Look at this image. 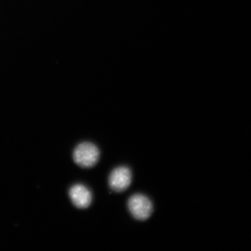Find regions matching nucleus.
I'll use <instances>...</instances> for the list:
<instances>
[{"label": "nucleus", "mask_w": 251, "mask_h": 251, "mask_svg": "<svg viewBox=\"0 0 251 251\" xmlns=\"http://www.w3.org/2000/svg\"><path fill=\"white\" fill-rule=\"evenodd\" d=\"M100 152L95 144L85 141L78 144L73 152L75 164L83 168H91L98 162Z\"/></svg>", "instance_id": "f257e3e1"}, {"label": "nucleus", "mask_w": 251, "mask_h": 251, "mask_svg": "<svg viewBox=\"0 0 251 251\" xmlns=\"http://www.w3.org/2000/svg\"><path fill=\"white\" fill-rule=\"evenodd\" d=\"M128 210L133 217L138 221L149 219L153 212V205L148 197L141 194L130 197L127 202Z\"/></svg>", "instance_id": "f03ea898"}, {"label": "nucleus", "mask_w": 251, "mask_h": 251, "mask_svg": "<svg viewBox=\"0 0 251 251\" xmlns=\"http://www.w3.org/2000/svg\"><path fill=\"white\" fill-rule=\"evenodd\" d=\"M131 178L132 175L129 168L125 166H119L114 169L109 175V187L115 192H124L129 187Z\"/></svg>", "instance_id": "7ed1b4c3"}, {"label": "nucleus", "mask_w": 251, "mask_h": 251, "mask_svg": "<svg viewBox=\"0 0 251 251\" xmlns=\"http://www.w3.org/2000/svg\"><path fill=\"white\" fill-rule=\"evenodd\" d=\"M71 202L78 209L89 208L92 202V194L90 190L83 184H76L69 191Z\"/></svg>", "instance_id": "20e7f679"}]
</instances>
